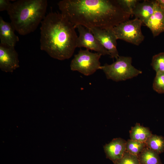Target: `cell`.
I'll return each instance as SVG.
<instances>
[{
  "instance_id": "18",
  "label": "cell",
  "mask_w": 164,
  "mask_h": 164,
  "mask_svg": "<svg viewBox=\"0 0 164 164\" xmlns=\"http://www.w3.org/2000/svg\"><path fill=\"white\" fill-rule=\"evenodd\" d=\"M151 65L156 73H164V52L154 55Z\"/></svg>"
},
{
  "instance_id": "16",
  "label": "cell",
  "mask_w": 164,
  "mask_h": 164,
  "mask_svg": "<svg viewBox=\"0 0 164 164\" xmlns=\"http://www.w3.org/2000/svg\"><path fill=\"white\" fill-rule=\"evenodd\" d=\"M145 144L146 147L159 155L164 152V137L162 136L152 134Z\"/></svg>"
},
{
  "instance_id": "1",
  "label": "cell",
  "mask_w": 164,
  "mask_h": 164,
  "mask_svg": "<svg viewBox=\"0 0 164 164\" xmlns=\"http://www.w3.org/2000/svg\"><path fill=\"white\" fill-rule=\"evenodd\" d=\"M57 5L61 14L76 28L112 29L131 16L116 0H63Z\"/></svg>"
},
{
  "instance_id": "11",
  "label": "cell",
  "mask_w": 164,
  "mask_h": 164,
  "mask_svg": "<svg viewBox=\"0 0 164 164\" xmlns=\"http://www.w3.org/2000/svg\"><path fill=\"white\" fill-rule=\"evenodd\" d=\"M126 141L121 138L113 139L104 146L107 158L113 162L120 159L126 151Z\"/></svg>"
},
{
  "instance_id": "3",
  "label": "cell",
  "mask_w": 164,
  "mask_h": 164,
  "mask_svg": "<svg viewBox=\"0 0 164 164\" xmlns=\"http://www.w3.org/2000/svg\"><path fill=\"white\" fill-rule=\"evenodd\" d=\"M47 5L46 0H18L7 12L15 30L24 36L36 30L46 16Z\"/></svg>"
},
{
  "instance_id": "9",
  "label": "cell",
  "mask_w": 164,
  "mask_h": 164,
  "mask_svg": "<svg viewBox=\"0 0 164 164\" xmlns=\"http://www.w3.org/2000/svg\"><path fill=\"white\" fill-rule=\"evenodd\" d=\"M19 67L18 54L14 47L0 43V68L3 71L12 73Z\"/></svg>"
},
{
  "instance_id": "17",
  "label": "cell",
  "mask_w": 164,
  "mask_h": 164,
  "mask_svg": "<svg viewBox=\"0 0 164 164\" xmlns=\"http://www.w3.org/2000/svg\"><path fill=\"white\" fill-rule=\"evenodd\" d=\"M146 147L145 143L131 139L126 141V151L132 155L138 156Z\"/></svg>"
},
{
  "instance_id": "12",
  "label": "cell",
  "mask_w": 164,
  "mask_h": 164,
  "mask_svg": "<svg viewBox=\"0 0 164 164\" xmlns=\"http://www.w3.org/2000/svg\"><path fill=\"white\" fill-rule=\"evenodd\" d=\"M15 30L11 23L5 22L0 16V44L15 47L19 40L15 34Z\"/></svg>"
},
{
  "instance_id": "13",
  "label": "cell",
  "mask_w": 164,
  "mask_h": 164,
  "mask_svg": "<svg viewBox=\"0 0 164 164\" xmlns=\"http://www.w3.org/2000/svg\"><path fill=\"white\" fill-rule=\"evenodd\" d=\"M155 0H144L137 3L132 13L135 18L145 25L153 14L155 9Z\"/></svg>"
},
{
  "instance_id": "2",
  "label": "cell",
  "mask_w": 164,
  "mask_h": 164,
  "mask_svg": "<svg viewBox=\"0 0 164 164\" xmlns=\"http://www.w3.org/2000/svg\"><path fill=\"white\" fill-rule=\"evenodd\" d=\"M75 28L61 13H49L41 22V50L55 59L70 58L77 47Z\"/></svg>"
},
{
  "instance_id": "5",
  "label": "cell",
  "mask_w": 164,
  "mask_h": 164,
  "mask_svg": "<svg viewBox=\"0 0 164 164\" xmlns=\"http://www.w3.org/2000/svg\"><path fill=\"white\" fill-rule=\"evenodd\" d=\"M101 56L98 53H92L87 49H80L71 60L70 69L86 76L92 75L100 69L99 59Z\"/></svg>"
},
{
  "instance_id": "8",
  "label": "cell",
  "mask_w": 164,
  "mask_h": 164,
  "mask_svg": "<svg viewBox=\"0 0 164 164\" xmlns=\"http://www.w3.org/2000/svg\"><path fill=\"white\" fill-rule=\"evenodd\" d=\"M90 29L108 51L111 58L116 59L119 56L117 48V39L112 28L103 29L93 28Z\"/></svg>"
},
{
  "instance_id": "14",
  "label": "cell",
  "mask_w": 164,
  "mask_h": 164,
  "mask_svg": "<svg viewBox=\"0 0 164 164\" xmlns=\"http://www.w3.org/2000/svg\"><path fill=\"white\" fill-rule=\"evenodd\" d=\"M149 128L136 123L132 128L130 131V139L145 143L148 138L152 135Z\"/></svg>"
},
{
  "instance_id": "7",
  "label": "cell",
  "mask_w": 164,
  "mask_h": 164,
  "mask_svg": "<svg viewBox=\"0 0 164 164\" xmlns=\"http://www.w3.org/2000/svg\"><path fill=\"white\" fill-rule=\"evenodd\" d=\"M79 35L77 41V47H84L88 50H93L102 55H109L91 30L81 26H77Z\"/></svg>"
},
{
  "instance_id": "15",
  "label": "cell",
  "mask_w": 164,
  "mask_h": 164,
  "mask_svg": "<svg viewBox=\"0 0 164 164\" xmlns=\"http://www.w3.org/2000/svg\"><path fill=\"white\" fill-rule=\"evenodd\" d=\"M138 157L140 164H162L159 154L146 147Z\"/></svg>"
},
{
  "instance_id": "23",
  "label": "cell",
  "mask_w": 164,
  "mask_h": 164,
  "mask_svg": "<svg viewBox=\"0 0 164 164\" xmlns=\"http://www.w3.org/2000/svg\"><path fill=\"white\" fill-rule=\"evenodd\" d=\"M160 7L164 9V0H156Z\"/></svg>"
},
{
  "instance_id": "22",
  "label": "cell",
  "mask_w": 164,
  "mask_h": 164,
  "mask_svg": "<svg viewBox=\"0 0 164 164\" xmlns=\"http://www.w3.org/2000/svg\"><path fill=\"white\" fill-rule=\"evenodd\" d=\"M12 3L8 0H0V11L8 10Z\"/></svg>"
},
{
  "instance_id": "6",
  "label": "cell",
  "mask_w": 164,
  "mask_h": 164,
  "mask_svg": "<svg viewBox=\"0 0 164 164\" xmlns=\"http://www.w3.org/2000/svg\"><path fill=\"white\" fill-rule=\"evenodd\" d=\"M142 24L140 20L135 18L121 23L112 28V29L117 39H121L138 46L145 38L141 30Z\"/></svg>"
},
{
  "instance_id": "19",
  "label": "cell",
  "mask_w": 164,
  "mask_h": 164,
  "mask_svg": "<svg viewBox=\"0 0 164 164\" xmlns=\"http://www.w3.org/2000/svg\"><path fill=\"white\" fill-rule=\"evenodd\" d=\"M118 4L125 12L133 16V10L137 3L138 0H116Z\"/></svg>"
},
{
  "instance_id": "20",
  "label": "cell",
  "mask_w": 164,
  "mask_h": 164,
  "mask_svg": "<svg viewBox=\"0 0 164 164\" xmlns=\"http://www.w3.org/2000/svg\"><path fill=\"white\" fill-rule=\"evenodd\" d=\"M152 87L154 90L158 93H164V73H156Z\"/></svg>"
},
{
  "instance_id": "21",
  "label": "cell",
  "mask_w": 164,
  "mask_h": 164,
  "mask_svg": "<svg viewBox=\"0 0 164 164\" xmlns=\"http://www.w3.org/2000/svg\"><path fill=\"white\" fill-rule=\"evenodd\" d=\"M114 164H140L138 156L126 151L123 156Z\"/></svg>"
},
{
  "instance_id": "4",
  "label": "cell",
  "mask_w": 164,
  "mask_h": 164,
  "mask_svg": "<svg viewBox=\"0 0 164 164\" xmlns=\"http://www.w3.org/2000/svg\"><path fill=\"white\" fill-rule=\"evenodd\" d=\"M131 57L120 56L111 64H105L101 66L107 79L116 82L132 78L141 74L142 72L132 64Z\"/></svg>"
},
{
  "instance_id": "10",
  "label": "cell",
  "mask_w": 164,
  "mask_h": 164,
  "mask_svg": "<svg viewBox=\"0 0 164 164\" xmlns=\"http://www.w3.org/2000/svg\"><path fill=\"white\" fill-rule=\"evenodd\" d=\"M145 25L149 28L154 37L164 32V9L156 0L153 13Z\"/></svg>"
}]
</instances>
